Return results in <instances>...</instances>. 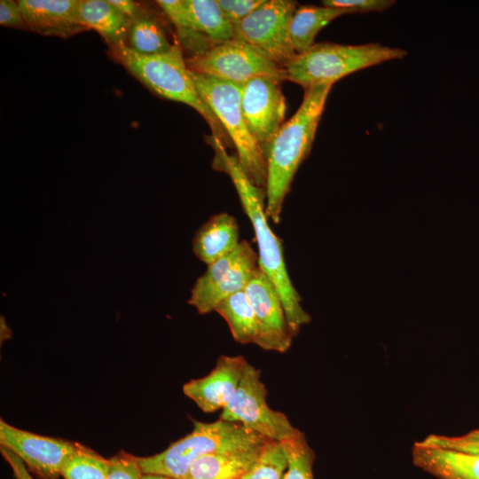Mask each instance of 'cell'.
I'll use <instances>...</instances> for the list:
<instances>
[{
    "instance_id": "cell-1",
    "label": "cell",
    "mask_w": 479,
    "mask_h": 479,
    "mask_svg": "<svg viewBox=\"0 0 479 479\" xmlns=\"http://www.w3.org/2000/svg\"><path fill=\"white\" fill-rule=\"evenodd\" d=\"M215 150L213 167L226 173L232 179L245 213L248 216L258 245L259 267L271 279L282 302L287 322L295 336L311 318L301 305V296L293 286L286 268L280 240L267 222L263 199L265 190L256 187L247 177L237 156L226 153L224 144L211 137Z\"/></svg>"
},
{
    "instance_id": "cell-2",
    "label": "cell",
    "mask_w": 479,
    "mask_h": 479,
    "mask_svg": "<svg viewBox=\"0 0 479 479\" xmlns=\"http://www.w3.org/2000/svg\"><path fill=\"white\" fill-rule=\"evenodd\" d=\"M332 87L333 84H321L305 89L299 108L281 126L267 151L265 212L275 224L280 221L283 202L293 178L310 152Z\"/></svg>"
},
{
    "instance_id": "cell-3",
    "label": "cell",
    "mask_w": 479,
    "mask_h": 479,
    "mask_svg": "<svg viewBox=\"0 0 479 479\" xmlns=\"http://www.w3.org/2000/svg\"><path fill=\"white\" fill-rule=\"evenodd\" d=\"M267 439L239 423L222 420H193V429L160 453L138 457L143 474H159L183 479L191 465L212 453L248 450Z\"/></svg>"
},
{
    "instance_id": "cell-4",
    "label": "cell",
    "mask_w": 479,
    "mask_h": 479,
    "mask_svg": "<svg viewBox=\"0 0 479 479\" xmlns=\"http://www.w3.org/2000/svg\"><path fill=\"white\" fill-rule=\"evenodd\" d=\"M112 55L148 89L165 98L195 109L208 123L212 136L223 144L228 137L212 110L198 94L181 46L169 52L141 55L126 45L110 47Z\"/></svg>"
},
{
    "instance_id": "cell-5",
    "label": "cell",
    "mask_w": 479,
    "mask_h": 479,
    "mask_svg": "<svg viewBox=\"0 0 479 479\" xmlns=\"http://www.w3.org/2000/svg\"><path fill=\"white\" fill-rule=\"evenodd\" d=\"M407 51L377 43L358 45L334 43H314L306 51L296 54L283 67L287 81L301 85L304 90L334 84L342 77L381 63L400 59Z\"/></svg>"
},
{
    "instance_id": "cell-6",
    "label": "cell",
    "mask_w": 479,
    "mask_h": 479,
    "mask_svg": "<svg viewBox=\"0 0 479 479\" xmlns=\"http://www.w3.org/2000/svg\"><path fill=\"white\" fill-rule=\"evenodd\" d=\"M195 89L212 110L237 150V158L248 179L266 189L265 155L251 135L243 117L240 85L190 70Z\"/></svg>"
},
{
    "instance_id": "cell-7",
    "label": "cell",
    "mask_w": 479,
    "mask_h": 479,
    "mask_svg": "<svg viewBox=\"0 0 479 479\" xmlns=\"http://www.w3.org/2000/svg\"><path fill=\"white\" fill-rule=\"evenodd\" d=\"M267 394L261 371L248 363L234 396L222 410L219 419L239 423L269 440L283 442L299 435L302 431L283 412L268 405Z\"/></svg>"
},
{
    "instance_id": "cell-8",
    "label": "cell",
    "mask_w": 479,
    "mask_h": 479,
    "mask_svg": "<svg viewBox=\"0 0 479 479\" xmlns=\"http://www.w3.org/2000/svg\"><path fill=\"white\" fill-rule=\"evenodd\" d=\"M296 4L291 0H264L247 17L232 25L233 38L284 67L296 55L289 30Z\"/></svg>"
},
{
    "instance_id": "cell-9",
    "label": "cell",
    "mask_w": 479,
    "mask_h": 479,
    "mask_svg": "<svg viewBox=\"0 0 479 479\" xmlns=\"http://www.w3.org/2000/svg\"><path fill=\"white\" fill-rule=\"evenodd\" d=\"M188 68L198 74L210 75L241 85L255 77H269L287 81L283 67L271 61L247 43L232 39L215 43L206 51L188 58Z\"/></svg>"
},
{
    "instance_id": "cell-10",
    "label": "cell",
    "mask_w": 479,
    "mask_h": 479,
    "mask_svg": "<svg viewBox=\"0 0 479 479\" xmlns=\"http://www.w3.org/2000/svg\"><path fill=\"white\" fill-rule=\"evenodd\" d=\"M259 268L258 255L247 240L232 253L208 265L191 290L188 303L200 314L215 310L216 305L244 290Z\"/></svg>"
},
{
    "instance_id": "cell-11",
    "label": "cell",
    "mask_w": 479,
    "mask_h": 479,
    "mask_svg": "<svg viewBox=\"0 0 479 479\" xmlns=\"http://www.w3.org/2000/svg\"><path fill=\"white\" fill-rule=\"evenodd\" d=\"M240 103L247 126L266 155L284 124L286 100L280 82L263 76L247 81L240 85Z\"/></svg>"
},
{
    "instance_id": "cell-12",
    "label": "cell",
    "mask_w": 479,
    "mask_h": 479,
    "mask_svg": "<svg viewBox=\"0 0 479 479\" xmlns=\"http://www.w3.org/2000/svg\"><path fill=\"white\" fill-rule=\"evenodd\" d=\"M77 443L37 435L0 420V445L17 455L41 479H59Z\"/></svg>"
},
{
    "instance_id": "cell-13",
    "label": "cell",
    "mask_w": 479,
    "mask_h": 479,
    "mask_svg": "<svg viewBox=\"0 0 479 479\" xmlns=\"http://www.w3.org/2000/svg\"><path fill=\"white\" fill-rule=\"evenodd\" d=\"M258 326L256 345L265 350L286 352L294 337L274 285L259 267L244 288Z\"/></svg>"
},
{
    "instance_id": "cell-14",
    "label": "cell",
    "mask_w": 479,
    "mask_h": 479,
    "mask_svg": "<svg viewBox=\"0 0 479 479\" xmlns=\"http://www.w3.org/2000/svg\"><path fill=\"white\" fill-rule=\"evenodd\" d=\"M247 364L243 356L222 355L208 374L185 383L183 392L204 412L223 410L234 396Z\"/></svg>"
},
{
    "instance_id": "cell-15",
    "label": "cell",
    "mask_w": 479,
    "mask_h": 479,
    "mask_svg": "<svg viewBox=\"0 0 479 479\" xmlns=\"http://www.w3.org/2000/svg\"><path fill=\"white\" fill-rule=\"evenodd\" d=\"M27 29L47 36L68 38L88 30L80 20L79 0H20Z\"/></svg>"
},
{
    "instance_id": "cell-16",
    "label": "cell",
    "mask_w": 479,
    "mask_h": 479,
    "mask_svg": "<svg viewBox=\"0 0 479 479\" xmlns=\"http://www.w3.org/2000/svg\"><path fill=\"white\" fill-rule=\"evenodd\" d=\"M414 466L437 479H479V455L428 445L417 441L412 448Z\"/></svg>"
},
{
    "instance_id": "cell-17",
    "label": "cell",
    "mask_w": 479,
    "mask_h": 479,
    "mask_svg": "<svg viewBox=\"0 0 479 479\" xmlns=\"http://www.w3.org/2000/svg\"><path fill=\"white\" fill-rule=\"evenodd\" d=\"M240 243V229L234 216L219 213L196 231L192 250L201 262L208 265L235 251Z\"/></svg>"
},
{
    "instance_id": "cell-18",
    "label": "cell",
    "mask_w": 479,
    "mask_h": 479,
    "mask_svg": "<svg viewBox=\"0 0 479 479\" xmlns=\"http://www.w3.org/2000/svg\"><path fill=\"white\" fill-rule=\"evenodd\" d=\"M263 444L248 450L205 455L191 465L183 479H240L256 461Z\"/></svg>"
},
{
    "instance_id": "cell-19",
    "label": "cell",
    "mask_w": 479,
    "mask_h": 479,
    "mask_svg": "<svg viewBox=\"0 0 479 479\" xmlns=\"http://www.w3.org/2000/svg\"><path fill=\"white\" fill-rule=\"evenodd\" d=\"M79 16L82 24L99 33L110 47L126 45L131 20L107 0H79Z\"/></svg>"
},
{
    "instance_id": "cell-20",
    "label": "cell",
    "mask_w": 479,
    "mask_h": 479,
    "mask_svg": "<svg viewBox=\"0 0 479 479\" xmlns=\"http://www.w3.org/2000/svg\"><path fill=\"white\" fill-rule=\"evenodd\" d=\"M354 13L350 9L301 5L295 9L290 21V38L296 54L302 53L314 44L318 32L334 19Z\"/></svg>"
},
{
    "instance_id": "cell-21",
    "label": "cell",
    "mask_w": 479,
    "mask_h": 479,
    "mask_svg": "<svg viewBox=\"0 0 479 479\" xmlns=\"http://www.w3.org/2000/svg\"><path fill=\"white\" fill-rule=\"evenodd\" d=\"M126 46L141 55L167 53L179 46L172 43L161 19L145 9L131 20Z\"/></svg>"
},
{
    "instance_id": "cell-22",
    "label": "cell",
    "mask_w": 479,
    "mask_h": 479,
    "mask_svg": "<svg viewBox=\"0 0 479 479\" xmlns=\"http://www.w3.org/2000/svg\"><path fill=\"white\" fill-rule=\"evenodd\" d=\"M228 324L233 339L241 344H256L258 326L253 307L244 290L221 301L215 308Z\"/></svg>"
},
{
    "instance_id": "cell-23",
    "label": "cell",
    "mask_w": 479,
    "mask_h": 479,
    "mask_svg": "<svg viewBox=\"0 0 479 479\" xmlns=\"http://www.w3.org/2000/svg\"><path fill=\"white\" fill-rule=\"evenodd\" d=\"M195 30L211 43L233 39L232 26L217 0H185Z\"/></svg>"
},
{
    "instance_id": "cell-24",
    "label": "cell",
    "mask_w": 479,
    "mask_h": 479,
    "mask_svg": "<svg viewBox=\"0 0 479 479\" xmlns=\"http://www.w3.org/2000/svg\"><path fill=\"white\" fill-rule=\"evenodd\" d=\"M156 3L175 26L181 45L191 53L190 57L199 55L213 45L195 30L185 0H159Z\"/></svg>"
},
{
    "instance_id": "cell-25",
    "label": "cell",
    "mask_w": 479,
    "mask_h": 479,
    "mask_svg": "<svg viewBox=\"0 0 479 479\" xmlns=\"http://www.w3.org/2000/svg\"><path fill=\"white\" fill-rule=\"evenodd\" d=\"M108 467L109 459L77 443L62 467L61 476L64 479H106Z\"/></svg>"
},
{
    "instance_id": "cell-26",
    "label": "cell",
    "mask_w": 479,
    "mask_h": 479,
    "mask_svg": "<svg viewBox=\"0 0 479 479\" xmlns=\"http://www.w3.org/2000/svg\"><path fill=\"white\" fill-rule=\"evenodd\" d=\"M287 467V458L280 442L267 439L260 454L240 479H283Z\"/></svg>"
},
{
    "instance_id": "cell-27",
    "label": "cell",
    "mask_w": 479,
    "mask_h": 479,
    "mask_svg": "<svg viewBox=\"0 0 479 479\" xmlns=\"http://www.w3.org/2000/svg\"><path fill=\"white\" fill-rule=\"evenodd\" d=\"M280 443L287 458V467L283 479H315L313 463L316 455L304 434L301 432Z\"/></svg>"
},
{
    "instance_id": "cell-28",
    "label": "cell",
    "mask_w": 479,
    "mask_h": 479,
    "mask_svg": "<svg viewBox=\"0 0 479 479\" xmlns=\"http://www.w3.org/2000/svg\"><path fill=\"white\" fill-rule=\"evenodd\" d=\"M420 442L428 445L479 455V429H474L464 435L456 436L430 434Z\"/></svg>"
},
{
    "instance_id": "cell-29",
    "label": "cell",
    "mask_w": 479,
    "mask_h": 479,
    "mask_svg": "<svg viewBox=\"0 0 479 479\" xmlns=\"http://www.w3.org/2000/svg\"><path fill=\"white\" fill-rule=\"evenodd\" d=\"M142 475L138 457L122 451L109 459L106 479H140Z\"/></svg>"
},
{
    "instance_id": "cell-30",
    "label": "cell",
    "mask_w": 479,
    "mask_h": 479,
    "mask_svg": "<svg viewBox=\"0 0 479 479\" xmlns=\"http://www.w3.org/2000/svg\"><path fill=\"white\" fill-rule=\"evenodd\" d=\"M264 0H217L228 21L235 25L257 9Z\"/></svg>"
},
{
    "instance_id": "cell-31",
    "label": "cell",
    "mask_w": 479,
    "mask_h": 479,
    "mask_svg": "<svg viewBox=\"0 0 479 479\" xmlns=\"http://www.w3.org/2000/svg\"><path fill=\"white\" fill-rule=\"evenodd\" d=\"M324 6L350 9L355 12H384L396 4L393 0H325Z\"/></svg>"
},
{
    "instance_id": "cell-32",
    "label": "cell",
    "mask_w": 479,
    "mask_h": 479,
    "mask_svg": "<svg viewBox=\"0 0 479 479\" xmlns=\"http://www.w3.org/2000/svg\"><path fill=\"white\" fill-rule=\"evenodd\" d=\"M0 24L12 28L27 29L18 2L12 0L0 1Z\"/></svg>"
},
{
    "instance_id": "cell-33",
    "label": "cell",
    "mask_w": 479,
    "mask_h": 479,
    "mask_svg": "<svg viewBox=\"0 0 479 479\" xmlns=\"http://www.w3.org/2000/svg\"><path fill=\"white\" fill-rule=\"evenodd\" d=\"M0 452L3 458L11 467L16 479H33L24 462L13 452L0 446Z\"/></svg>"
},
{
    "instance_id": "cell-34",
    "label": "cell",
    "mask_w": 479,
    "mask_h": 479,
    "mask_svg": "<svg viewBox=\"0 0 479 479\" xmlns=\"http://www.w3.org/2000/svg\"><path fill=\"white\" fill-rule=\"evenodd\" d=\"M116 10L128 17L130 20L140 13L143 8L130 0H107Z\"/></svg>"
},
{
    "instance_id": "cell-35",
    "label": "cell",
    "mask_w": 479,
    "mask_h": 479,
    "mask_svg": "<svg viewBox=\"0 0 479 479\" xmlns=\"http://www.w3.org/2000/svg\"><path fill=\"white\" fill-rule=\"evenodd\" d=\"M140 479H176L168 475L159 474H143Z\"/></svg>"
}]
</instances>
